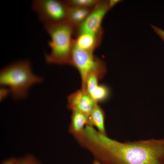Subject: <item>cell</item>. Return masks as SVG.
<instances>
[{
  "label": "cell",
  "mask_w": 164,
  "mask_h": 164,
  "mask_svg": "<svg viewBox=\"0 0 164 164\" xmlns=\"http://www.w3.org/2000/svg\"><path fill=\"white\" fill-rule=\"evenodd\" d=\"M93 52L81 49L73 44L70 64L78 71L81 78L82 87L85 84L88 76L92 73H97L103 76L106 72L104 63L95 56Z\"/></svg>",
  "instance_id": "277c9868"
},
{
  "label": "cell",
  "mask_w": 164,
  "mask_h": 164,
  "mask_svg": "<svg viewBox=\"0 0 164 164\" xmlns=\"http://www.w3.org/2000/svg\"><path fill=\"white\" fill-rule=\"evenodd\" d=\"M103 33L94 34L88 33L78 34L74 40V44L78 48L93 52L101 42Z\"/></svg>",
  "instance_id": "9c48e42d"
},
{
  "label": "cell",
  "mask_w": 164,
  "mask_h": 164,
  "mask_svg": "<svg viewBox=\"0 0 164 164\" xmlns=\"http://www.w3.org/2000/svg\"><path fill=\"white\" fill-rule=\"evenodd\" d=\"M109 10L108 1H100L93 8L84 21L78 27V34L83 33L94 34L103 33L101 27L102 22Z\"/></svg>",
  "instance_id": "8992f818"
},
{
  "label": "cell",
  "mask_w": 164,
  "mask_h": 164,
  "mask_svg": "<svg viewBox=\"0 0 164 164\" xmlns=\"http://www.w3.org/2000/svg\"><path fill=\"white\" fill-rule=\"evenodd\" d=\"M93 8H85L68 5L66 20L75 28H78L86 19Z\"/></svg>",
  "instance_id": "8fae6325"
},
{
  "label": "cell",
  "mask_w": 164,
  "mask_h": 164,
  "mask_svg": "<svg viewBox=\"0 0 164 164\" xmlns=\"http://www.w3.org/2000/svg\"><path fill=\"white\" fill-rule=\"evenodd\" d=\"M10 94L9 89L7 87L1 86L0 89V100L2 101Z\"/></svg>",
  "instance_id": "9a60e30c"
},
{
  "label": "cell",
  "mask_w": 164,
  "mask_h": 164,
  "mask_svg": "<svg viewBox=\"0 0 164 164\" xmlns=\"http://www.w3.org/2000/svg\"><path fill=\"white\" fill-rule=\"evenodd\" d=\"M68 5L64 1L56 0H35L32 8L44 25L66 20Z\"/></svg>",
  "instance_id": "5b68a950"
},
{
  "label": "cell",
  "mask_w": 164,
  "mask_h": 164,
  "mask_svg": "<svg viewBox=\"0 0 164 164\" xmlns=\"http://www.w3.org/2000/svg\"><path fill=\"white\" fill-rule=\"evenodd\" d=\"M17 159L10 158L4 161L1 164H15Z\"/></svg>",
  "instance_id": "e0dca14e"
},
{
  "label": "cell",
  "mask_w": 164,
  "mask_h": 164,
  "mask_svg": "<svg viewBox=\"0 0 164 164\" xmlns=\"http://www.w3.org/2000/svg\"><path fill=\"white\" fill-rule=\"evenodd\" d=\"M92 164H104L102 162H100L99 161L96 159H95L93 161Z\"/></svg>",
  "instance_id": "d6986e66"
},
{
  "label": "cell",
  "mask_w": 164,
  "mask_h": 164,
  "mask_svg": "<svg viewBox=\"0 0 164 164\" xmlns=\"http://www.w3.org/2000/svg\"><path fill=\"white\" fill-rule=\"evenodd\" d=\"M121 1L120 0H110L108 1V5L109 9H110L114 6L116 4Z\"/></svg>",
  "instance_id": "ac0fdd59"
},
{
  "label": "cell",
  "mask_w": 164,
  "mask_h": 164,
  "mask_svg": "<svg viewBox=\"0 0 164 164\" xmlns=\"http://www.w3.org/2000/svg\"><path fill=\"white\" fill-rule=\"evenodd\" d=\"M105 114L101 107L97 104L89 116V125L95 127L100 133L106 135L105 125Z\"/></svg>",
  "instance_id": "7c38bea8"
},
{
  "label": "cell",
  "mask_w": 164,
  "mask_h": 164,
  "mask_svg": "<svg viewBox=\"0 0 164 164\" xmlns=\"http://www.w3.org/2000/svg\"><path fill=\"white\" fill-rule=\"evenodd\" d=\"M151 26L154 31L164 43V30L155 26L151 25Z\"/></svg>",
  "instance_id": "2e32d148"
},
{
  "label": "cell",
  "mask_w": 164,
  "mask_h": 164,
  "mask_svg": "<svg viewBox=\"0 0 164 164\" xmlns=\"http://www.w3.org/2000/svg\"><path fill=\"white\" fill-rule=\"evenodd\" d=\"M43 80V77L32 72L30 62L27 60L12 63L2 69L0 72V85L7 87L16 100L25 98L31 87Z\"/></svg>",
  "instance_id": "7a4b0ae2"
},
{
  "label": "cell",
  "mask_w": 164,
  "mask_h": 164,
  "mask_svg": "<svg viewBox=\"0 0 164 164\" xmlns=\"http://www.w3.org/2000/svg\"><path fill=\"white\" fill-rule=\"evenodd\" d=\"M89 150L104 164H164V139L122 142L97 133Z\"/></svg>",
  "instance_id": "6da1fadb"
},
{
  "label": "cell",
  "mask_w": 164,
  "mask_h": 164,
  "mask_svg": "<svg viewBox=\"0 0 164 164\" xmlns=\"http://www.w3.org/2000/svg\"><path fill=\"white\" fill-rule=\"evenodd\" d=\"M15 164H41L33 155L28 154L17 159Z\"/></svg>",
  "instance_id": "5bb4252c"
},
{
  "label": "cell",
  "mask_w": 164,
  "mask_h": 164,
  "mask_svg": "<svg viewBox=\"0 0 164 164\" xmlns=\"http://www.w3.org/2000/svg\"><path fill=\"white\" fill-rule=\"evenodd\" d=\"M97 104L82 88L70 94L67 97L68 108L72 111H80L89 116Z\"/></svg>",
  "instance_id": "52a82bcc"
},
{
  "label": "cell",
  "mask_w": 164,
  "mask_h": 164,
  "mask_svg": "<svg viewBox=\"0 0 164 164\" xmlns=\"http://www.w3.org/2000/svg\"><path fill=\"white\" fill-rule=\"evenodd\" d=\"M88 125V115L80 111H72L68 132L74 138L80 134Z\"/></svg>",
  "instance_id": "30bf717a"
},
{
  "label": "cell",
  "mask_w": 164,
  "mask_h": 164,
  "mask_svg": "<svg viewBox=\"0 0 164 164\" xmlns=\"http://www.w3.org/2000/svg\"><path fill=\"white\" fill-rule=\"evenodd\" d=\"M100 1L97 0H70L65 1L69 6L85 8H92Z\"/></svg>",
  "instance_id": "4fadbf2b"
},
{
  "label": "cell",
  "mask_w": 164,
  "mask_h": 164,
  "mask_svg": "<svg viewBox=\"0 0 164 164\" xmlns=\"http://www.w3.org/2000/svg\"><path fill=\"white\" fill-rule=\"evenodd\" d=\"M50 38L48 43L50 48L46 55V61L49 64H70L74 40L72 38L75 27L67 20L44 25Z\"/></svg>",
  "instance_id": "3957f363"
},
{
  "label": "cell",
  "mask_w": 164,
  "mask_h": 164,
  "mask_svg": "<svg viewBox=\"0 0 164 164\" xmlns=\"http://www.w3.org/2000/svg\"><path fill=\"white\" fill-rule=\"evenodd\" d=\"M102 77L98 73H92L87 77L84 85L82 87L97 103L105 101L109 95L108 87L99 84V80Z\"/></svg>",
  "instance_id": "ba28073f"
}]
</instances>
